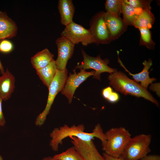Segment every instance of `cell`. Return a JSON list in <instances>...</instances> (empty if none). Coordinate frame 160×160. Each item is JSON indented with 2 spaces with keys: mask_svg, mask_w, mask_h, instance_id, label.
<instances>
[{
  "mask_svg": "<svg viewBox=\"0 0 160 160\" xmlns=\"http://www.w3.org/2000/svg\"><path fill=\"white\" fill-rule=\"evenodd\" d=\"M85 127L83 124L69 127L65 124L59 128H55L50 133L51 139L49 145L55 151H58L59 145L62 144L65 138L70 136L76 137L84 141L92 140L96 137L101 141L102 145L105 143L106 138L103 129L99 123L97 124L90 133L84 132Z\"/></svg>",
  "mask_w": 160,
  "mask_h": 160,
  "instance_id": "obj_1",
  "label": "cell"
},
{
  "mask_svg": "<svg viewBox=\"0 0 160 160\" xmlns=\"http://www.w3.org/2000/svg\"><path fill=\"white\" fill-rule=\"evenodd\" d=\"M108 79L109 84L115 90L125 95H129L142 97L154 103L159 107V103L147 89L132 80L121 71L110 73Z\"/></svg>",
  "mask_w": 160,
  "mask_h": 160,
  "instance_id": "obj_2",
  "label": "cell"
},
{
  "mask_svg": "<svg viewBox=\"0 0 160 160\" xmlns=\"http://www.w3.org/2000/svg\"><path fill=\"white\" fill-rule=\"evenodd\" d=\"M105 134L106 140L102 145V150L111 156L120 157L132 138L129 131L125 127H120L112 128Z\"/></svg>",
  "mask_w": 160,
  "mask_h": 160,
  "instance_id": "obj_3",
  "label": "cell"
},
{
  "mask_svg": "<svg viewBox=\"0 0 160 160\" xmlns=\"http://www.w3.org/2000/svg\"><path fill=\"white\" fill-rule=\"evenodd\" d=\"M151 134H142L132 137L122 155L124 160H139L151 151Z\"/></svg>",
  "mask_w": 160,
  "mask_h": 160,
  "instance_id": "obj_4",
  "label": "cell"
},
{
  "mask_svg": "<svg viewBox=\"0 0 160 160\" xmlns=\"http://www.w3.org/2000/svg\"><path fill=\"white\" fill-rule=\"evenodd\" d=\"M68 71L57 70L55 76L49 87L47 103L44 111L37 116L35 124L37 126L42 125L46 120L52 105L57 94L63 89L67 78Z\"/></svg>",
  "mask_w": 160,
  "mask_h": 160,
  "instance_id": "obj_5",
  "label": "cell"
},
{
  "mask_svg": "<svg viewBox=\"0 0 160 160\" xmlns=\"http://www.w3.org/2000/svg\"><path fill=\"white\" fill-rule=\"evenodd\" d=\"M65 26L61 33V36L65 38L73 44L80 42L83 46H86L92 43H95L89 29L73 21Z\"/></svg>",
  "mask_w": 160,
  "mask_h": 160,
  "instance_id": "obj_6",
  "label": "cell"
},
{
  "mask_svg": "<svg viewBox=\"0 0 160 160\" xmlns=\"http://www.w3.org/2000/svg\"><path fill=\"white\" fill-rule=\"evenodd\" d=\"M81 52L83 58V61L81 64H77L75 69L85 70L93 69L95 71L93 76V78L100 80L101 73L106 72L111 73L117 71V69L111 68L108 66L109 61L107 58L103 60L100 55L96 57H91L88 55L83 49H82Z\"/></svg>",
  "mask_w": 160,
  "mask_h": 160,
  "instance_id": "obj_7",
  "label": "cell"
},
{
  "mask_svg": "<svg viewBox=\"0 0 160 160\" xmlns=\"http://www.w3.org/2000/svg\"><path fill=\"white\" fill-rule=\"evenodd\" d=\"M105 13L104 11L97 12L92 16L89 22V30L97 45L108 44L112 41L105 21Z\"/></svg>",
  "mask_w": 160,
  "mask_h": 160,
  "instance_id": "obj_8",
  "label": "cell"
},
{
  "mask_svg": "<svg viewBox=\"0 0 160 160\" xmlns=\"http://www.w3.org/2000/svg\"><path fill=\"white\" fill-rule=\"evenodd\" d=\"M73 71V73H69L64 86L61 91L62 94L68 99L69 104L72 102L76 89L89 77L93 76L95 73L94 71L87 72L83 69H81L80 71L78 73L76 72L75 69H74Z\"/></svg>",
  "mask_w": 160,
  "mask_h": 160,
  "instance_id": "obj_9",
  "label": "cell"
},
{
  "mask_svg": "<svg viewBox=\"0 0 160 160\" xmlns=\"http://www.w3.org/2000/svg\"><path fill=\"white\" fill-rule=\"evenodd\" d=\"M56 43L58 52L56 65L58 70L63 71L66 69L67 62L72 56L75 45L62 36L58 38Z\"/></svg>",
  "mask_w": 160,
  "mask_h": 160,
  "instance_id": "obj_10",
  "label": "cell"
},
{
  "mask_svg": "<svg viewBox=\"0 0 160 160\" xmlns=\"http://www.w3.org/2000/svg\"><path fill=\"white\" fill-rule=\"evenodd\" d=\"M105 20L111 41L118 39L127 30L128 25L119 16L105 12Z\"/></svg>",
  "mask_w": 160,
  "mask_h": 160,
  "instance_id": "obj_11",
  "label": "cell"
},
{
  "mask_svg": "<svg viewBox=\"0 0 160 160\" xmlns=\"http://www.w3.org/2000/svg\"><path fill=\"white\" fill-rule=\"evenodd\" d=\"M118 62L125 70V71L129 73V74L132 76L134 80L137 83L140 82V85L143 87L147 89L150 84L156 81V79L155 78H150L149 76L148 70L152 65V60L151 59H149L148 60H145L143 64L144 68L142 71L137 74H133L129 72L124 66L121 60L119 59L118 55Z\"/></svg>",
  "mask_w": 160,
  "mask_h": 160,
  "instance_id": "obj_12",
  "label": "cell"
},
{
  "mask_svg": "<svg viewBox=\"0 0 160 160\" xmlns=\"http://www.w3.org/2000/svg\"><path fill=\"white\" fill-rule=\"evenodd\" d=\"M15 78L7 68L0 76V97L4 101L9 99L15 88Z\"/></svg>",
  "mask_w": 160,
  "mask_h": 160,
  "instance_id": "obj_13",
  "label": "cell"
},
{
  "mask_svg": "<svg viewBox=\"0 0 160 160\" xmlns=\"http://www.w3.org/2000/svg\"><path fill=\"white\" fill-rule=\"evenodd\" d=\"M17 29L16 23L6 13L0 11V42L15 36Z\"/></svg>",
  "mask_w": 160,
  "mask_h": 160,
  "instance_id": "obj_14",
  "label": "cell"
},
{
  "mask_svg": "<svg viewBox=\"0 0 160 160\" xmlns=\"http://www.w3.org/2000/svg\"><path fill=\"white\" fill-rule=\"evenodd\" d=\"M58 8L62 25L65 26L73 21L75 7L72 0H59Z\"/></svg>",
  "mask_w": 160,
  "mask_h": 160,
  "instance_id": "obj_15",
  "label": "cell"
},
{
  "mask_svg": "<svg viewBox=\"0 0 160 160\" xmlns=\"http://www.w3.org/2000/svg\"><path fill=\"white\" fill-rule=\"evenodd\" d=\"M54 55L45 48L37 53L31 58V64L36 70L46 66L54 60Z\"/></svg>",
  "mask_w": 160,
  "mask_h": 160,
  "instance_id": "obj_16",
  "label": "cell"
},
{
  "mask_svg": "<svg viewBox=\"0 0 160 160\" xmlns=\"http://www.w3.org/2000/svg\"><path fill=\"white\" fill-rule=\"evenodd\" d=\"M57 70L55 60H54L46 66L36 71L43 83L48 88L55 76Z\"/></svg>",
  "mask_w": 160,
  "mask_h": 160,
  "instance_id": "obj_17",
  "label": "cell"
},
{
  "mask_svg": "<svg viewBox=\"0 0 160 160\" xmlns=\"http://www.w3.org/2000/svg\"><path fill=\"white\" fill-rule=\"evenodd\" d=\"M151 10L149 9L143 10L135 20L133 26L137 28H143L149 29L151 28L155 18Z\"/></svg>",
  "mask_w": 160,
  "mask_h": 160,
  "instance_id": "obj_18",
  "label": "cell"
},
{
  "mask_svg": "<svg viewBox=\"0 0 160 160\" xmlns=\"http://www.w3.org/2000/svg\"><path fill=\"white\" fill-rule=\"evenodd\" d=\"M143 9L135 8L122 2L121 5V13L123 20L127 25H133V24Z\"/></svg>",
  "mask_w": 160,
  "mask_h": 160,
  "instance_id": "obj_19",
  "label": "cell"
},
{
  "mask_svg": "<svg viewBox=\"0 0 160 160\" xmlns=\"http://www.w3.org/2000/svg\"><path fill=\"white\" fill-rule=\"evenodd\" d=\"M140 37L139 45L145 46L149 49H154L155 43L151 37V33L147 28H139Z\"/></svg>",
  "mask_w": 160,
  "mask_h": 160,
  "instance_id": "obj_20",
  "label": "cell"
},
{
  "mask_svg": "<svg viewBox=\"0 0 160 160\" xmlns=\"http://www.w3.org/2000/svg\"><path fill=\"white\" fill-rule=\"evenodd\" d=\"M53 157L59 160H83L73 146L61 153L55 155Z\"/></svg>",
  "mask_w": 160,
  "mask_h": 160,
  "instance_id": "obj_21",
  "label": "cell"
},
{
  "mask_svg": "<svg viewBox=\"0 0 160 160\" xmlns=\"http://www.w3.org/2000/svg\"><path fill=\"white\" fill-rule=\"evenodd\" d=\"M122 0H107L105 4L106 12L120 16L121 13Z\"/></svg>",
  "mask_w": 160,
  "mask_h": 160,
  "instance_id": "obj_22",
  "label": "cell"
},
{
  "mask_svg": "<svg viewBox=\"0 0 160 160\" xmlns=\"http://www.w3.org/2000/svg\"><path fill=\"white\" fill-rule=\"evenodd\" d=\"M124 3L135 8L143 10L151 9L150 4L152 0H122Z\"/></svg>",
  "mask_w": 160,
  "mask_h": 160,
  "instance_id": "obj_23",
  "label": "cell"
},
{
  "mask_svg": "<svg viewBox=\"0 0 160 160\" xmlns=\"http://www.w3.org/2000/svg\"><path fill=\"white\" fill-rule=\"evenodd\" d=\"M102 94L103 97L111 103H116L119 99L118 94L113 92L110 87H108L103 89L102 91Z\"/></svg>",
  "mask_w": 160,
  "mask_h": 160,
  "instance_id": "obj_24",
  "label": "cell"
},
{
  "mask_svg": "<svg viewBox=\"0 0 160 160\" xmlns=\"http://www.w3.org/2000/svg\"><path fill=\"white\" fill-rule=\"evenodd\" d=\"M13 48V45L11 42L7 40H4L0 42V51L4 53H8Z\"/></svg>",
  "mask_w": 160,
  "mask_h": 160,
  "instance_id": "obj_25",
  "label": "cell"
},
{
  "mask_svg": "<svg viewBox=\"0 0 160 160\" xmlns=\"http://www.w3.org/2000/svg\"><path fill=\"white\" fill-rule=\"evenodd\" d=\"M3 100L0 97V126H4L6 123V120L2 109V102Z\"/></svg>",
  "mask_w": 160,
  "mask_h": 160,
  "instance_id": "obj_26",
  "label": "cell"
},
{
  "mask_svg": "<svg viewBox=\"0 0 160 160\" xmlns=\"http://www.w3.org/2000/svg\"><path fill=\"white\" fill-rule=\"evenodd\" d=\"M139 160H160V156L156 154H148Z\"/></svg>",
  "mask_w": 160,
  "mask_h": 160,
  "instance_id": "obj_27",
  "label": "cell"
},
{
  "mask_svg": "<svg viewBox=\"0 0 160 160\" xmlns=\"http://www.w3.org/2000/svg\"><path fill=\"white\" fill-rule=\"evenodd\" d=\"M151 90L156 92V94L159 97H160V83L151 84L150 87Z\"/></svg>",
  "mask_w": 160,
  "mask_h": 160,
  "instance_id": "obj_28",
  "label": "cell"
},
{
  "mask_svg": "<svg viewBox=\"0 0 160 160\" xmlns=\"http://www.w3.org/2000/svg\"><path fill=\"white\" fill-rule=\"evenodd\" d=\"M103 156L105 160H124L121 156L119 158L114 157L110 156L105 153H103Z\"/></svg>",
  "mask_w": 160,
  "mask_h": 160,
  "instance_id": "obj_29",
  "label": "cell"
},
{
  "mask_svg": "<svg viewBox=\"0 0 160 160\" xmlns=\"http://www.w3.org/2000/svg\"><path fill=\"white\" fill-rule=\"evenodd\" d=\"M41 160H59L55 159L53 158V157L49 156H47L44 157Z\"/></svg>",
  "mask_w": 160,
  "mask_h": 160,
  "instance_id": "obj_30",
  "label": "cell"
},
{
  "mask_svg": "<svg viewBox=\"0 0 160 160\" xmlns=\"http://www.w3.org/2000/svg\"><path fill=\"white\" fill-rule=\"evenodd\" d=\"M0 71L2 74H3L5 72L4 67L3 66L0 60Z\"/></svg>",
  "mask_w": 160,
  "mask_h": 160,
  "instance_id": "obj_31",
  "label": "cell"
},
{
  "mask_svg": "<svg viewBox=\"0 0 160 160\" xmlns=\"http://www.w3.org/2000/svg\"><path fill=\"white\" fill-rule=\"evenodd\" d=\"M99 160H105L103 156Z\"/></svg>",
  "mask_w": 160,
  "mask_h": 160,
  "instance_id": "obj_32",
  "label": "cell"
},
{
  "mask_svg": "<svg viewBox=\"0 0 160 160\" xmlns=\"http://www.w3.org/2000/svg\"><path fill=\"white\" fill-rule=\"evenodd\" d=\"M0 160H3V159L1 155H0Z\"/></svg>",
  "mask_w": 160,
  "mask_h": 160,
  "instance_id": "obj_33",
  "label": "cell"
}]
</instances>
